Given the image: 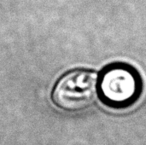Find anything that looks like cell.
<instances>
[{
  "label": "cell",
  "mask_w": 146,
  "mask_h": 145,
  "mask_svg": "<svg viewBox=\"0 0 146 145\" xmlns=\"http://www.w3.org/2000/svg\"><path fill=\"white\" fill-rule=\"evenodd\" d=\"M98 97V74L76 69L60 78L52 91V101L67 112H80L92 106Z\"/></svg>",
  "instance_id": "6da1fadb"
},
{
  "label": "cell",
  "mask_w": 146,
  "mask_h": 145,
  "mask_svg": "<svg viewBox=\"0 0 146 145\" xmlns=\"http://www.w3.org/2000/svg\"><path fill=\"white\" fill-rule=\"evenodd\" d=\"M142 90L138 72L127 64H112L98 75V97L113 108H126L139 98Z\"/></svg>",
  "instance_id": "7a4b0ae2"
}]
</instances>
